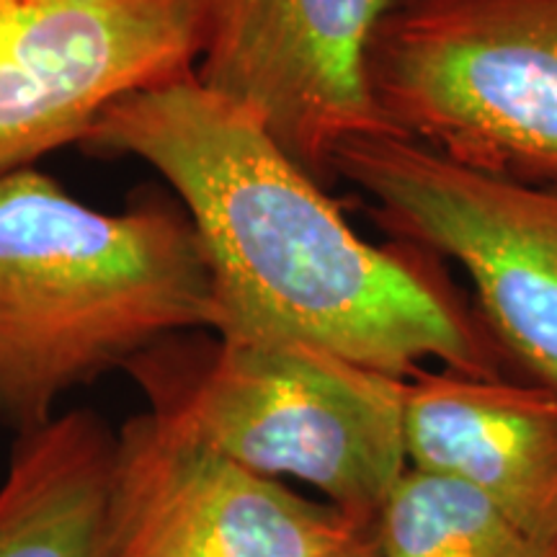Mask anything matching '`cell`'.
I'll list each match as a JSON object with an SVG mask.
<instances>
[{
	"label": "cell",
	"instance_id": "obj_10",
	"mask_svg": "<svg viewBox=\"0 0 557 557\" xmlns=\"http://www.w3.org/2000/svg\"><path fill=\"white\" fill-rule=\"evenodd\" d=\"M116 434L75 408L13 444L0 483V557H103Z\"/></svg>",
	"mask_w": 557,
	"mask_h": 557
},
{
	"label": "cell",
	"instance_id": "obj_5",
	"mask_svg": "<svg viewBox=\"0 0 557 557\" xmlns=\"http://www.w3.org/2000/svg\"><path fill=\"white\" fill-rule=\"evenodd\" d=\"M331 169L395 240L455 261L500 344L557 393V184L470 169L393 132L346 137Z\"/></svg>",
	"mask_w": 557,
	"mask_h": 557
},
{
	"label": "cell",
	"instance_id": "obj_9",
	"mask_svg": "<svg viewBox=\"0 0 557 557\" xmlns=\"http://www.w3.org/2000/svg\"><path fill=\"white\" fill-rule=\"evenodd\" d=\"M408 468L483 493L557 545V393L498 377L418 372L406 393Z\"/></svg>",
	"mask_w": 557,
	"mask_h": 557
},
{
	"label": "cell",
	"instance_id": "obj_1",
	"mask_svg": "<svg viewBox=\"0 0 557 557\" xmlns=\"http://www.w3.org/2000/svg\"><path fill=\"white\" fill-rule=\"evenodd\" d=\"M81 145L148 163L176 194L212 269L214 336L310 346L398 380L426 361L496 377L434 256L354 233L325 186L194 73L111 103Z\"/></svg>",
	"mask_w": 557,
	"mask_h": 557
},
{
	"label": "cell",
	"instance_id": "obj_7",
	"mask_svg": "<svg viewBox=\"0 0 557 557\" xmlns=\"http://www.w3.org/2000/svg\"><path fill=\"white\" fill-rule=\"evenodd\" d=\"M369 532L150 410L116 434L103 557H341Z\"/></svg>",
	"mask_w": 557,
	"mask_h": 557
},
{
	"label": "cell",
	"instance_id": "obj_8",
	"mask_svg": "<svg viewBox=\"0 0 557 557\" xmlns=\"http://www.w3.org/2000/svg\"><path fill=\"white\" fill-rule=\"evenodd\" d=\"M393 0H209L194 78L256 120L320 186L354 135L389 132L367 86V50Z\"/></svg>",
	"mask_w": 557,
	"mask_h": 557
},
{
	"label": "cell",
	"instance_id": "obj_11",
	"mask_svg": "<svg viewBox=\"0 0 557 557\" xmlns=\"http://www.w3.org/2000/svg\"><path fill=\"white\" fill-rule=\"evenodd\" d=\"M377 557H557L483 493L457 480L410 470L372 521Z\"/></svg>",
	"mask_w": 557,
	"mask_h": 557
},
{
	"label": "cell",
	"instance_id": "obj_2",
	"mask_svg": "<svg viewBox=\"0 0 557 557\" xmlns=\"http://www.w3.org/2000/svg\"><path fill=\"white\" fill-rule=\"evenodd\" d=\"M212 325V269L178 199L101 212L34 165L0 176V421L18 434L75 387Z\"/></svg>",
	"mask_w": 557,
	"mask_h": 557
},
{
	"label": "cell",
	"instance_id": "obj_6",
	"mask_svg": "<svg viewBox=\"0 0 557 557\" xmlns=\"http://www.w3.org/2000/svg\"><path fill=\"white\" fill-rule=\"evenodd\" d=\"M209 0H0V176L81 145L111 103L186 78Z\"/></svg>",
	"mask_w": 557,
	"mask_h": 557
},
{
	"label": "cell",
	"instance_id": "obj_3",
	"mask_svg": "<svg viewBox=\"0 0 557 557\" xmlns=\"http://www.w3.org/2000/svg\"><path fill=\"white\" fill-rule=\"evenodd\" d=\"M148 410L263 478L372 527L408 472V380L299 344L163 338L127 364Z\"/></svg>",
	"mask_w": 557,
	"mask_h": 557
},
{
	"label": "cell",
	"instance_id": "obj_4",
	"mask_svg": "<svg viewBox=\"0 0 557 557\" xmlns=\"http://www.w3.org/2000/svg\"><path fill=\"white\" fill-rule=\"evenodd\" d=\"M367 86L393 135L557 184V0H393L369 39Z\"/></svg>",
	"mask_w": 557,
	"mask_h": 557
},
{
	"label": "cell",
	"instance_id": "obj_12",
	"mask_svg": "<svg viewBox=\"0 0 557 557\" xmlns=\"http://www.w3.org/2000/svg\"><path fill=\"white\" fill-rule=\"evenodd\" d=\"M341 557H377V553H374V542H372V532L367 534L364 540L359 542L357 547H351L348 549L346 555H341Z\"/></svg>",
	"mask_w": 557,
	"mask_h": 557
}]
</instances>
